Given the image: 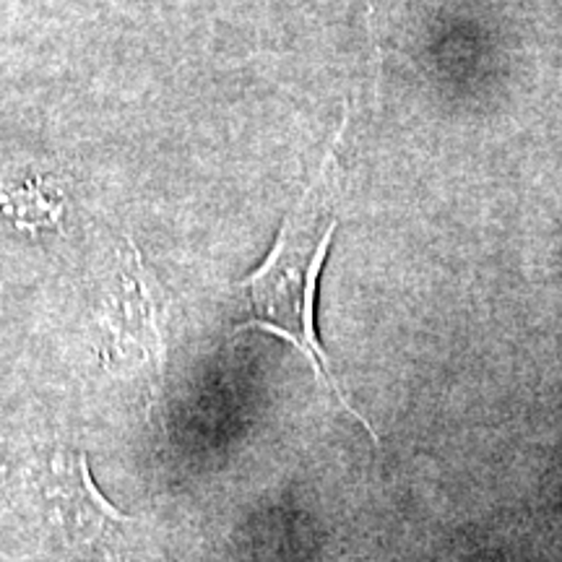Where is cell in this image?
Returning <instances> with one entry per match:
<instances>
[{
    "mask_svg": "<svg viewBox=\"0 0 562 562\" xmlns=\"http://www.w3.org/2000/svg\"><path fill=\"white\" fill-rule=\"evenodd\" d=\"M341 131L336 133L318 175L302 193L286 222L281 224L277 243L261 269L252 271L240 284L245 318L237 331L258 328V331L277 334L290 341L294 349L302 351V357H307L315 378L326 385L341 409L351 419L360 422L378 446L375 430L341 391L326 349L318 341V331H315V294H318L321 271L334 245L336 227H339V220H336V191H339L336 146H339Z\"/></svg>",
    "mask_w": 562,
    "mask_h": 562,
    "instance_id": "obj_1",
    "label": "cell"
},
{
    "mask_svg": "<svg viewBox=\"0 0 562 562\" xmlns=\"http://www.w3.org/2000/svg\"><path fill=\"white\" fill-rule=\"evenodd\" d=\"M26 495L55 542L81 560L115 554L133 526L91 480L87 453L74 448H53L34 461Z\"/></svg>",
    "mask_w": 562,
    "mask_h": 562,
    "instance_id": "obj_2",
    "label": "cell"
},
{
    "mask_svg": "<svg viewBox=\"0 0 562 562\" xmlns=\"http://www.w3.org/2000/svg\"><path fill=\"white\" fill-rule=\"evenodd\" d=\"M165 294L128 245L115 284L100 311V357L123 378L157 385L165 364Z\"/></svg>",
    "mask_w": 562,
    "mask_h": 562,
    "instance_id": "obj_3",
    "label": "cell"
},
{
    "mask_svg": "<svg viewBox=\"0 0 562 562\" xmlns=\"http://www.w3.org/2000/svg\"><path fill=\"white\" fill-rule=\"evenodd\" d=\"M0 216H13L16 224H55L58 220V206H53L40 191H16L0 199Z\"/></svg>",
    "mask_w": 562,
    "mask_h": 562,
    "instance_id": "obj_4",
    "label": "cell"
}]
</instances>
